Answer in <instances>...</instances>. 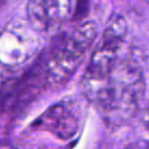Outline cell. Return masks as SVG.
Listing matches in <instances>:
<instances>
[{
  "label": "cell",
  "mask_w": 149,
  "mask_h": 149,
  "mask_svg": "<svg viewBox=\"0 0 149 149\" xmlns=\"http://www.w3.org/2000/svg\"><path fill=\"white\" fill-rule=\"evenodd\" d=\"M144 92V80L137 66L116 64L91 102L95 104L112 123L129 120L137 111Z\"/></svg>",
  "instance_id": "1"
},
{
  "label": "cell",
  "mask_w": 149,
  "mask_h": 149,
  "mask_svg": "<svg viewBox=\"0 0 149 149\" xmlns=\"http://www.w3.org/2000/svg\"><path fill=\"white\" fill-rule=\"evenodd\" d=\"M98 33L92 21L84 22L71 31L47 57L43 65L44 79L51 85L66 81L81 63Z\"/></svg>",
  "instance_id": "2"
},
{
  "label": "cell",
  "mask_w": 149,
  "mask_h": 149,
  "mask_svg": "<svg viewBox=\"0 0 149 149\" xmlns=\"http://www.w3.org/2000/svg\"><path fill=\"white\" fill-rule=\"evenodd\" d=\"M127 24L119 14H113L102 33V37L94 49L81 83L102 81L116 65L118 54L126 36Z\"/></svg>",
  "instance_id": "3"
},
{
  "label": "cell",
  "mask_w": 149,
  "mask_h": 149,
  "mask_svg": "<svg viewBox=\"0 0 149 149\" xmlns=\"http://www.w3.org/2000/svg\"><path fill=\"white\" fill-rule=\"evenodd\" d=\"M34 29L21 22H12L0 34V63L17 65L28 59L37 49V41L31 31Z\"/></svg>",
  "instance_id": "4"
},
{
  "label": "cell",
  "mask_w": 149,
  "mask_h": 149,
  "mask_svg": "<svg viewBox=\"0 0 149 149\" xmlns=\"http://www.w3.org/2000/svg\"><path fill=\"white\" fill-rule=\"evenodd\" d=\"M79 108L76 101L63 100L47 109L36 121L37 127L52 132L63 140L74 137L79 128Z\"/></svg>",
  "instance_id": "5"
},
{
  "label": "cell",
  "mask_w": 149,
  "mask_h": 149,
  "mask_svg": "<svg viewBox=\"0 0 149 149\" xmlns=\"http://www.w3.org/2000/svg\"><path fill=\"white\" fill-rule=\"evenodd\" d=\"M70 5V0H29L28 22L37 31L55 30L68 17Z\"/></svg>",
  "instance_id": "6"
},
{
  "label": "cell",
  "mask_w": 149,
  "mask_h": 149,
  "mask_svg": "<svg viewBox=\"0 0 149 149\" xmlns=\"http://www.w3.org/2000/svg\"><path fill=\"white\" fill-rule=\"evenodd\" d=\"M88 3H90V0H77V7H76L74 15H73V17L76 20H80L81 17H84L87 14Z\"/></svg>",
  "instance_id": "7"
},
{
  "label": "cell",
  "mask_w": 149,
  "mask_h": 149,
  "mask_svg": "<svg viewBox=\"0 0 149 149\" xmlns=\"http://www.w3.org/2000/svg\"><path fill=\"white\" fill-rule=\"evenodd\" d=\"M144 125H146L147 129L149 130V106H148V108H147V111L144 113Z\"/></svg>",
  "instance_id": "8"
},
{
  "label": "cell",
  "mask_w": 149,
  "mask_h": 149,
  "mask_svg": "<svg viewBox=\"0 0 149 149\" xmlns=\"http://www.w3.org/2000/svg\"><path fill=\"white\" fill-rule=\"evenodd\" d=\"M0 149H16V148H14V147H12L9 144H1L0 146Z\"/></svg>",
  "instance_id": "9"
},
{
  "label": "cell",
  "mask_w": 149,
  "mask_h": 149,
  "mask_svg": "<svg viewBox=\"0 0 149 149\" xmlns=\"http://www.w3.org/2000/svg\"><path fill=\"white\" fill-rule=\"evenodd\" d=\"M144 149H149V144H148V146H147V147H146Z\"/></svg>",
  "instance_id": "10"
}]
</instances>
